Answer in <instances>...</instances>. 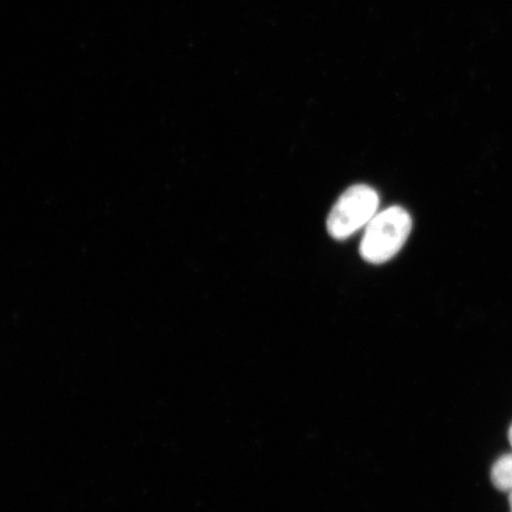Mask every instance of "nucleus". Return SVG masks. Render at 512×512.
Listing matches in <instances>:
<instances>
[{"mask_svg":"<svg viewBox=\"0 0 512 512\" xmlns=\"http://www.w3.org/2000/svg\"><path fill=\"white\" fill-rule=\"evenodd\" d=\"M411 215L401 207L376 214L368 223L361 242L362 258L369 264L381 265L401 251L412 232Z\"/></svg>","mask_w":512,"mask_h":512,"instance_id":"f257e3e1","label":"nucleus"},{"mask_svg":"<svg viewBox=\"0 0 512 512\" xmlns=\"http://www.w3.org/2000/svg\"><path fill=\"white\" fill-rule=\"evenodd\" d=\"M380 197L368 185L358 184L339 197L328 217V232L336 240H345L367 227L379 209Z\"/></svg>","mask_w":512,"mask_h":512,"instance_id":"f03ea898","label":"nucleus"},{"mask_svg":"<svg viewBox=\"0 0 512 512\" xmlns=\"http://www.w3.org/2000/svg\"><path fill=\"white\" fill-rule=\"evenodd\" d=\"M491 480L497 490L512 491V454L499 458L492 466Z\"/></svg>","mask_w":512,"mask_h":512,"instance_id":"7ed1b4c3","label":"nucleus"},{"mask_svg":"<svg viewBox=\"0 0 512 512\" xmlns=\"http://www.w3.org/2000/svg\"><path fill=\"white\" fill-rule=\"evenodd\" d=\"M509 504H510V509L512 512V491L509 492Z\"/></svg>","mask_w":512,"mask_h":512,"instance_id":"20e7f679","label":"nucleus"},{"mask_svg":"<svg viewBox=\"0 0 512 512\" xmlns=\"http://www.w3.org/2000/svg\"><path fill=\"white\" fill-rule=\"evenodd\" d=\"M509 440H510V444L512 445V426L510 427V431H509Z\"/></svg>","mask_w":512,"mask_h":512,"instance_id":"39448f33","label":"nucleus"}]
</instances>
